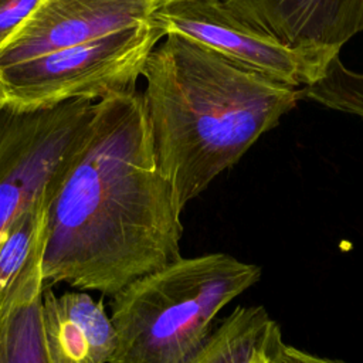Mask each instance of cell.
I'll list each match as a JSON object with an SVG mask.
<instances>
[{"mask_svg":"<svg viewBox=\"0 0 363 363\" xmlns=\"http://www.w3.org/2000/svg\"><path fill=\"white\" fill-rule=\"evenodd\" d=\"M180 214L142 92L102 98L48 208L43 278L113 296L182 257Z\"/></svg>","mask_w":363,"mask_h":363,"instance_id":"6da1fadb","label":"cell"},{"mask_svg":"<svg viewBox=\"0 0 363 363\" xmlns=\"http://www.w3.org/2000/svg\"><path fill=\"white\" fill-rule=\"evenodd\" d=\"M142 78L159 167L180 211L302 99L299 88L173 33L152 50Z\"/></svg>","mask_w":363,"mask_h":363,"instance_id":"7a4b0ae2","label":"cell"},{"mask_svg":"<svg viewBox=\"0 0 363 363\" xmlns=\"http://www.w3.org/2000/svg\"><path fill=\"white\" fill-rule=\"evenodd\" d=\"M150 0H38L0 47V102L41 108L136 88L166 35Z\"/></svg>","mask_w":363,"mask_h":363,"instance_id":"3957f363","label":"cell"},{"mask_svg":"<svg viewBox=\"0 0 363 363\" xmlns=\"http://www.w3.org/2000/svg\"><path fill=\"white\" fill-rule=\"evenodd\" d=\"M262 275L257 264L225 252L180 257L129 282L112 296L116 347L109 363H187L214 320Z\"/></svg>","mask_w":363,"mask_h":363,"instance_id":"277c9868","label":"cell"},{"mask_svg":"<svg viewBox=\"0 0 363 363\" xmlns=\"http://www.w3.org/2000/svg\"><path fill=\"white\" fill-rule=\"evenodd\" d=\"M95 102L69 99L31 109L0 102V238L21 210L61 184Z\"/></svg>","mask_w":363,"mask_h":363,"instance_id":"5b68a950","label":"cell"},{"mask_svg":"<svg viewBox=\"0 0 363 363\" xmlns=\"http://www.w3.org/2000/svg\"><path fill=\"white\" fill-rule=\"evenodd\" d=\"M155 18L164 34L200 43L231 61L294 88L318 82L340 52L289 47L235 14L224 0H193L163 7Z\"/></svg>","mask_w":363,"mask_h":363,"instance_id":"8992f818","label":"cell"},{"mask_svg":"<svg viewBox=\"0 0 363 363\" xmlns=\"http://www.w3.org/2000/svg\"><path fill=\"white\" fill-rule=\"evenodd\" d=\"M241 18L278 41L340 52L363 31V0H224Z\"/></svg>","mask_w":363,"mask_h":363,"instance_id":"52a82bcc","label":"cell"},{"mask_svg":"<svg viewBox=\"0 0 363 363\" xmlns=\"http://www.w3.org/2000/svg\"><path fill=\"white\" fill-rule=\"evenodd\" d=\"M43 322L52 363H109L116 333L102 299L86 291L43 292Z\"/></svg>","mask_w":363,"mask_h":363,"instance_id":"ba28073f","label":"cell"},{"mask_svg":"<svg viewBox=\"0 0 363 363\" xmlns=\"http://www.w3.org/2000/svg\"><path fill=\"white\" fill-rule=\"evenodd\" d=\"M47 233L0 303V363H52L43 322Z\"/></svg>","mask_w":363,"mask_h":363,"instance_id":"9c48e42d","label":"cell"},{"mask_svg":"<svg viewBox=\"0 0 363 363\" xmlns=\"http://www.w3.org/2000/svg\"><path fill=\"white\" fill-rule=\"evenodd\" d=\"M285 346L279 323L262 305H238L187 363H255L264 356L278 360Z\"/></svg>","mask_w":363,"mask_h":363,"instance_id":"30bf717a","label":"cell"},{"mask_svg":"<svg viewBox=\"0 0 363 363\" xmlns=\"http://www.w3.org/2000/svg\"><path fill=\"white\" fill-rule=\"evenodd\" d=\"M58 187L48 189L21 210L0 238V303L47 233L48 208Z\"/></svg>","mask_w":363,"mask_h":363,"instance_id":"8fae6325","label":"cell"},{"mask_svg":"<svg viewBox=\"0 0 363 363\" xmlns=\"http://www.w3.org/2000/svg\"><path fill=\"white\" fill-rule=\"evenodd\" d=\"M38 0H0V47L33 11Z\"/></svg>","mask_w":363,"mask_h":363,"instance_id":"7c38bea8","label":"cell"},{"mask_svg":"<svg viewBox=\"0 0 363 363\" xmlns=\"http://www.w3.org/2000/svg\"><path fill=\"white\" fill-rule=\"evenodd\" d=\"M343 109L347 115L363 119V72L354 71L345 86Z\"/></svg>","mask_w":363,"mask_h":363,"instance_id":"4fadbf2b","label":"cell"},{"mask_svg":"<svg viewBox=\"0 0 363 363\" xmlns=\"http://www.w3.org/2000/svg\"><path fill=\"white\" fill-rule=\"evenodd\" d=\"M275 363H346L333 357H323L286 345Z\"/></svg>","mask_w":363,"mask_h":363,"instance_id":"5bb4252c","label":"cell"},{"mask_svg":"<svg viewBox=\"0 0 363 363\" xmlns=\"http://www.w3.org/2000/svg\"><path fill=\"white\" fill-rule=\"evenodd\" d=\"M184 1H193V0H150V3L155 7V10H160L163 7L179 4V3H184Z\"/></svg>","mask_w":363,"mask_h":363,"instance_id":"9a60e30c","label":"cell"},{"mask_svg":"<svg viewBox=\"0 0 363 363\" xmlns=\"http://www.w3.org/2000/svg\"><path fill=\"white\" fill-rule=\"evenodd\" d=\"M277 360H274V359H271V357H267V356H264V357H259L255 363H275Z\"/></svg>","mask_w":363,"mask_h":363,"instance_id":"2e32d148","label":"cell"}]
</instances>
